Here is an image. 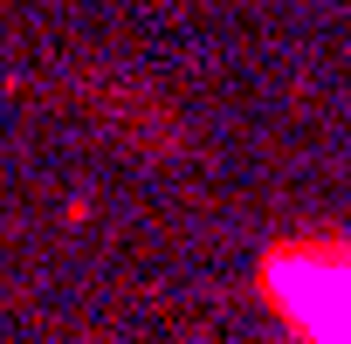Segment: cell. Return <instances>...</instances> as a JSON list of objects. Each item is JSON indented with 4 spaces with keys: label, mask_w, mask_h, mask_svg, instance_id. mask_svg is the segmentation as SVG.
Wrapping results in <instances>:
<instances>
[{
    "label": "cell",
    "mask_w": 351,
    "mask_h": 344,
    "mask_svg": "<svg viewBox=\"0 0 351 344\" xmlns=\"http://www.w3.org/2000/svg\"><path fill=\"white\" fill-rule=\"evenodd\" d=\"M269 289L310 344H351V255L303 248L269 262Z\"/></svg>",
    "instance_id": "1"
}]
</instances>
